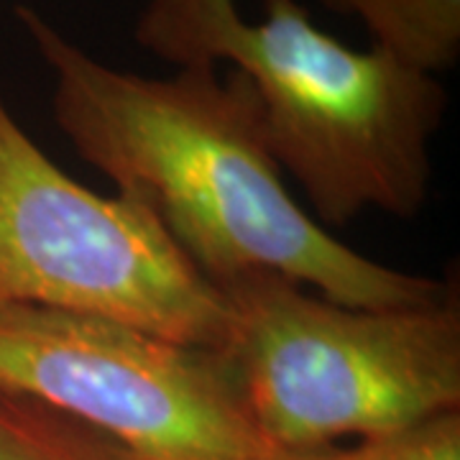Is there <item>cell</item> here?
I'll use <instances>...</instances> for the list:
<instances>
[{"mask_svg": "<svg viewBox=\"0 0 460 460\" xmlns=\"http://www.w3.org/2000/svg\"><path fill=\"white\" fill-rule=\"evenodd\" d=\"M0 394L65 411L138 460H246L271 450L226 350L98 314L0 305Z\"/></svg>", "mask_w": 460, "mask_h": 460, "instance_id": "5b68a950", "label": "cell"}, {"mask_svg": "<svg viewBox=\"0 0 460 460\" xmlns=\"http://www.w3.org/2000/svg\"><path fill=\"white\" fill-rule=\"evenodd\" d=\"M335 460H460V410L335 447Z\"/></svg>", "mask_w": 460, "mask_h": 460, "instance_id": "ba28073f", "label": "cell"}, {"mask_svg": "<svg viewBox=\"0 0 460 460\" xmlns=\"http://www.w3.org/2000/svg\"><path fill=\"white\" fill-rule=\"evenodd\" d=\"M16 16L49 66L51 111L69 146L118 192L144 199L215 287L266 271L363 310L447 296L440 281L345 246L296 205L243 75H133L95 59L29 5Z\"/></svg>", "mask_w": 460, "mask_h": 460, "instance_id": "6da1fadb", "label": "cell"}, {"mask_svg": "<svg viewBox=\"0 0 460 460\" xmlns=\"http://www.w3.org/2000/svg\"><path fill=\"white\" fill-rule=\"evenodd\" d=\"M220 292L230 310L226 356L271 450L332 447L460 410V313L450 295L363 310L266 271Z\"/></svg>", "mask_w": 460, "mask_h": 460, "instance_id": "3957f363", "label": "cell"}, {"mask_svg": "<svg viewBox=\"0 0 460 460\" xmlns=\"http://www.w3.org/2000/svg\"><path fill=\"white\" fill-rule=\"evenodd\" d=\"M0 460H138L105 432L26 396L0 394Z\"/></svg>", "mask_w": 460, "mask_h": 460, "instance_id": "52a82bcc", "label": "cell"}, {"mask_svg": "<svg viewBox=\"0 0 460 460\" xmlns=\"http://www.w3.org/2000/svg\"><path fill=\"white\" fill-rule=\"evenodd\" d=\"M335 447H317V450H266L261 456L246 460H335Z\"/></svg>", "mask_w": 460, "mask_h": 460, "instance_id": "9c48e42d", "label": "cell"}, {"mask_svg": "<svg viewBox=\"0 0 460 460\" xmlns=\"http://www.w3.org/2000/svg\"><path fill=\"white\" fill-rule=\"evenodd\" d=\"M141 49L181 66L228 65L253 87L281 174L305 190L323 228L366 210L411 217L429 192V144L447 95L435 75L314 26L299 0H146Z\"/></svg>", "mask_w": 460, "mask_h": 460, "instance_id": "7a4b0ae2", "label": "cell"}, {"mask_svg": "<svg viewBox=\"0 0 460 460\" xmlns=\"http://www.w3.org/2000/svg\"><path fill=\"white\" fill-rule=\"evenodd\" d=\"M0 305L108 317L226 350V295L144 199L102 198L65 174L0 98Z\"/></svg>", "mask_w": 460, "mask_h": 460, "instance_id": "277c9868", "label": "cell"}, {"mask_svg": "<svg viewBox=\"0 0 460 460\" xmlns=\"http://www.w3.org/2000/svg\"><path fill=\"white\" fill-rule=\"evenodd\" d=\"M338 13L356 16L374 47L428 75L458 62L460 0H323Z\"/></svg>", "mask_w": 460, "mask_h": 460, "instance_id": "8992f818", "label": "cell"}]
</instances>
